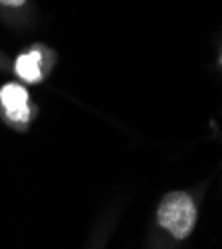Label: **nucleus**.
Returning <instances> with one entry per match:
<instances>
[{
    "instance_id": "nucleus-1",
    "label": "nucleus",
    "mask_w": 222,
    "mask_h": 249,
    "mask_svg": "<svg viewBox=\"0 0 222 249\" xmlns=\"http://www.w3.org/2000/svg\"><path fill=\"white\" fill-rule=\"evenodd\" d=\"M157 220L177 239H184L193 231L197 222V208L193 198L181 190L167 194L157 210Z\"/></svg>"
},
{
    "instance_id": "nucleus-2",
    "label": "nucleus",
    "mask_w": 222,
    "mask_h": 249,
    "mask_svg": "<svg viewBox=\"0 0 222 249\" xmlns=\"http://www.w3.org/2000/svg\"><path fill=\"white\" fill-rule=\"evenodd\" d=\"M0 103L4 105L8 119L16 123H26L30 119V109H28V93L22 85L8 83L0 89Z\"/></svg>"
},
{
    "instance_id": "nucleus-3",
    "label": "nucleus",
    "mask_w": 222,
    "mask_h": 249,
    "mask_svg": "<svg viewBox=\"0 0 222 249\" xmlns=\"http://www.w3.org/2000/svg\"><path fill=\"white\" fill-rule=\"evenodd\" d=\"M42 57H40V52H28L24 55H20L16 59V73L24 79V81H30V83H36L42 79Z\"/></svg>"
},
{
    "instance_id": "nucleus-4",
    "label": "nucleus",
    "mask_w": 222,
    "mask_h": 249,
    "mask_svg": "<svg viewBox=\"0 0 222 249\" xmlns=\"http://www.w3.org/2000/svg\"><path fill=\"white\" fill-rule=\"evenodd\" d=\"M26 2V0H0V4L4 6H22Z\"/></svg>"
}]
</instances>
